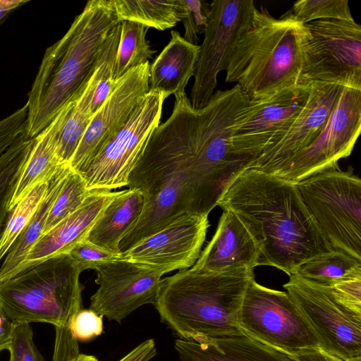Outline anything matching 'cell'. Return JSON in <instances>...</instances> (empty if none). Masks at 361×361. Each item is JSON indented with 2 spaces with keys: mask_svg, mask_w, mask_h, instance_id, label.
Listing matches in <instances>:
<instances>
[{
  "mask_svg": "<svg viewBox=\"0 0 361 361\" xmlns=\"http://www.w3.org/2000/svg\"><path fill=\"white\" fill-rule=\"evenodd\" d=\"M149 27L130 20L121 22V34L116 59V79L149 62L155 51L146 38Z\"/></svg>",
  "mask_w": 361,
  "mask_h": 361,
  "instance_id": "83f0119b",
  "label": "cell"
},
{
  "mask_svg": "<svg viewBox=\"0 0 361 361\" xmlns=\"http://www.w3.org/2000/svg\"><path fill=\"white\" fill-rule=\"evenodd\" d=\"M121 34V22L109 32L94 68L97 86L93 93L90 109L95 114L115 89L116 59Z\"/></svg>",
  "mask_w": 361,
  "mask_h": 361,
  "instance_id": "4dcf8cb0",
  "label": "cell"
},
{
  "mask_svg": "<svg viewBox=\"0 0 361 361\" xmlns=\"http://www.w3.org/2000/svg\"><path fill=\"white\" fill-rule=\"evenodd\" d=\"M344 87L337 85H312L301 111L251 162L247 169L279 176L292 159L320 133Z\"/></svg>",
  "mask_w": 361,
  "mask_h": 361,
  "instance_id": "5bb4252c",
  "label": "cell"
},
{
  "mask_svg": "<svg viewBox=\"0 0 361 361\" xmlns=\"http://www.w3.org/2000/svg\"><path fill=\"white\" fill-rule=\"evenodd\" d=\"M171 40L150 64L149 90L161 92L166 99L185 92L194 76L200 45H195L177 31L171 32Z\"/></svg>",
  "mask_w": 361,
  "mask_h": 361,
  "instance_id": "7402d4cb",
  "label": "cell"
},
{
  "mask_svg": "<svg viewBox=\"0 0 361 361\" xmlns=\"http://www.w3.org/2000/svg\"><path fill=\"white\" fill-rule=\"evenodd\" d=\"M118 22L130 20L147 27L165 30L185 16L183 0H113Z\"/></svg>",
  "mask_w": 361,
  "mask_h": 361,
  "instance_id": "d4e9b609",
  "label": "cell"
},
{
  "mask_svg": "<svg viewBox=\"0 0 361 361\" xmlns=\"http://www.w3.org/2000/svg\"><path fill=\"white\" fill-rule=\"evenodd\" d=\"M71 169L69 164H63L51 179L38 209L5 256L0 267V281H6L19 272L28 252L41 236L49 211Z\"/></svg>",
  "mask_w": 361,
  "mask_h": 361,
  "instance_id": "cb8c5ba5",
  "label": "cell"
},
{
  "mask_svg": "<svg viewBox=\"0 0 361 361\" xmlns=\"http://www.w3.org/2000/svg\"><path fill=\"white\" fill-rule=\"evenodd\" d=\"M179 361H298L290 354L265 345L244 333L199 342L178 338Z\"/></svg>",
  "mask_w": 361,
  "mask_h": 361,
  "instance_id": "ffe728a7",
  "label": "cell"
},
{
  "mask_svg": "<svg viewBox=\"0 0 361 361\" xmlns=\"http://www.w3.org/2000/svg\"><path fill=\"white\" fill-rule=\"evenodd\" d=\"M118 23L113 0L88 1L66 34L46 49L28 93L25 138L36 137L75 97Z\"/></svg>",
  "mask_w": 361,
  "mask_h": 361,
  "instance_id": "7a4b0ae2",
  "label": "cell"
},
{
  "mask_svg": "<svg viewBox=\"0 0 361 361\" xmlns=\"http://www.w3.org/2000/svg\"><path fill=\"white\" fill-rule=\"evenodd\" d=\"M35 137L20 135L0 158V235L10 213V202L27 162Z\"/></svg>",
  "mask_w": 361,
  "mask_h": 361,
  "instance_id": "f1b7e54d",
  "label": "cell"
},
{
  "mask_svg": "<svg viewBox=\"0 0 361 361\" xmlns=\"http://www.w3.org/2000/svg\"><path fill=\"white\" fill-rule=\"evenodd\" d=\"M283 287L314 331L321 350L345 361L361 360V314L338 303L330 288L296 275Z\"/></svg>",
  "mask_w": 361,
  "mask_h": 361,
  "instance_id": "8fae6325",
  "label": "cell"
},
{
  "mask_svg": "<svg viewBox=\"0 0 361 361\" xmlns=\"http://www.w3.org/2000/svg\"><path fill=\"white\" fill-rule=\"evenodd\" d=\"M70 361H99V360L94 355L80 353Z\"/></svg>",
  "mask_w": 361,
  "mask_h": 361,
  "instance_id": "ee69618b",
  "label": "cell"
},
{
  "mask_svg": "<svg viewBox=\"0 0 361 361\" xmlns=\"http://www.w3.org/2000/svg\"><path fill=\"white\" fill-rule=\"evenodd\" d=\"M149 62L129 71L94 115L71 161V168L81 171L103 145L129 118L149 90Z\"/></svg>",
  "mask_w": 361,
  "mask_h": 361,
  "instance_id": "e0dca14e",
  "label": "cell"
},
{
  "mask_svg": "<svg viewBox=\"0 0 361 361\" xmlns=\"http://www.w3.org/2000/svg\"><path fill=\"white\" fill-rule=\"evenodd\" d=\"M27 106H23L0 121V158L24 134L25 129Z\"/></svg>",
  "mask_w": 361,
  "mask_h": 361,
  "instance_id": "8d00e7d4",
  "label": "cell"
},
{
  "mask_svg": "<svg viewBox=\"0 0 361 361\" xmlns=\"http://www.w3.org/2000/svg\"><path fill=\"white\" fill-rule=\"evenodd\" d=\"M96 86L94 70L91 77L78 92L73 106L63 124L57 149V157L61 164H70L93 118L94 114L92 113L90 106Z\"/></svg>",
  "mask_w": 361,
  "mask_h": 361,
  "instance_id": "4316f807",
  "label": "cell"
},
{
  "mask_svg": "<svg viewBox=\"0 0 361 361\" xmlns=\"http://www.w3.org/2000/svg\"><path fill=\"white\" fill-rule=\"evenodd\" d=\"M94 270L99 288L91 296L90 309L118 323L140 307L154 304L165 274L159 268L122 258Z\"/></svg>",
  "mask_w": 361,
  "mask_h": 361,
  "instance_id": "4fadbf2b",
  "label": "cell"
},
{
  "mask_svg": "<svg viewBox=\"0 0 361 361\" xmlns=\"http://www.w3.org/2000/svg\"><path fill=\"white\" fill-rule=\"evenodd\" d=\"M164 100L161 92L149 90L125 124L78 172L90 192H111L128 185L131 171L160 124Z\"/></svg>",
  "mask_w": 361,
  "mask_h": 361,
  "instance_id": "9c48e42d",
  "label": "cell"
},
{
  "mask_svg": "<svg viewBox=\"0 0 361 361\" xmlns=\"http://www.w3.org/2000/svg\"><path fill=\"white\" fill-rule=\"evenodd\" d=\"M259 248L240 219L224 210L212 240L191 267L201 273H216L258 266Z\"/></svg>",
  "mask_w": 361,
  "mask_h": 361,
  "instance_id": "ac0fdd59",
  "label": "cell"
},
{
  "mask_svg": "<svg viewBox=\"0 0 361 361\" xmlns=\"http://www.w3.org/2000/svg\"><path fill=\"white\" fill-rule=\"evenodd\" d=\"M296 186L333 249L361 260V180L353 169H329Z\"/></svg>",
  "mask_w": 361,
  "mask_h": 361,
  "instance_id": "8992f818",
  "label": "cell"
},
{
  "mask_svg": "<svg viewBox=\"0 0 361 361\" xmlns=\"http://www.w3.org/2000/svg\"><path fill=\"white\" fill-rule=\"evenodd\" d=\"M240 330L265 345L293 356L319 348L311 326L286 291L250 282L237 315Z\"/></svg>",
  "mask_w": 361,
  "mask_h": 361,
  "instance_id": "52a82bcc",
  "label": "cell"
},
{
  "mask_svg": "<svg viewBox=\"0 0 361 361\" xmlns=\"http://www.w3.org/2000/svg\"><path fill=\"white\" fill-rule=\"evenodd\" d=\"M81 272L69 254L49 258L0 281V307L12 322L71 329L82 309Z\"/></svg>",
  "mask_w": 361,
  "mask_h": 361,
  "instance_id": "5b68a950",
  "label": "cell"
},
{
  "mask_svg": "<svg viewBox=\"0 0 361 361\" xmlns=\"http://www.w3.org/2000/svg\"><path fill=\"white\" fill-rule=\"evenodd\" d=\"M118 193L119 191L90 192L79 209L39 238L28 252L19 272L49 258L69 254L86 239L104 208Z\"/></svg>",
  "mask_w": 361,
  "mask_h": 361,
  "instance_id": "d6986e66",
  "label": "cell"
},
{
  "mask_svg": "<svg viewBox=\"0 0 361 361\" xmlns=\"http://www.w3.org/2000/svg\"><path fill=\"white\" fill-rule=\"evenodd\" d=\"M90 193L81 175L71 169L49 211L42 235L79 209Z\"/></svg>",
  "mask_w": 361,
  "mask_h": 361,
  "instance_id": "1f68e13d",
  "label": "cell"
},
{
  "mask_svg": "<svg viewBox=\"0 0 361 361\" xmlns=\"http://www.w3.org/2000/svg\"><path fill=\"white\" fill-rule=\"evenodd\" d=\"M252 0H215L209 4L204 37L195 67L190 102L204 107L217 86V76L226 71L235 45L250 25L256 9Z\"/></svg>",
  "mask_w": 361,
  "mask_h": 361,
  "instance_id": "30bf717a",
  "label": "cell"
},
{
  "mask_svg": "<svg viewBox=\"0 0 361 361\" xmlns=\"http://www.w3.org/2000/svg\"><path fill=\"white\" fill-rule=\"evenodd\" d=\"M185 16L183 19L185 27L183 38L190 43L198 45L197 35L204 33L209 12V4L199 0H183Z\"/></svg>",
  "mask_w": 361,
  "mask_h": 361,
  "instance_id": "d590c367",
  "label": "cell"
},
{
  "mask_svg": "<svg viewBox=\"0 0 361 361\" xmlns=\"http://www.w3.org/2000/svg\"><path fill=\"white\" fill-rule=\"evenodd\" d=\"M49 182L35 187L10 211L0 235V261L6 255L36 213L46 195Z\"/></svg>",
  "mask_w": 361,
  "mask_h": 361,
  "instance_id": "f546056e",
  "label": "cell"
},
{
  "mask_svg": "<svg viewBox=\"0 0 361 361\" xmlns=\"http://www.w3.org/2000/svg\"><path fill=\"white\" fill-rule=\"evenodd\" d=\"M294 357L298 361H345L323 351L319 348L300 352ZM357 361H361V360Z\"/></svg>",
  "mask_w": 361,
  "mask_h": 361,
  "instance_id": "60d3db41",
  "label": "cell"
},
{
  "mask_svg": "<svg viewBox=\"0 0 361 361\" xmlns=\"http://www.w3.org/2000/svg\"><path fill=\"white\" fill-rule=\"evenodd\" d=\"M9 361H44L33 341L30 323L13 322L11 341L8 350Z\"/></svg>",
  "mask_w": 361,
  "mask_h": 361,
  "instance_id": "836d02e7",
  "label": "cell"
},
{
  "mask_svg": "<svg viewBox=\"0 0 361 361\" xmlns=\"http://www.w3.org/2000/svg\"><path fill=\"white\" fill-rule=\"evenodd\" d=\"M254 269L201 273L192 268L162 279L153 305L161 321L180 338H204L243 333L237 315Z\"/></svg>",
  "mask_w": 361,
  "mask_h": 361,
  "instance_id": "3957f363",
  "label": "cell"
},
{
  "mask_svg": "<svg viewBox=\"0 0 361 361\" xmlns=\"http://www.w3.org/2000/svg\"><path fill=\"white\" fill-rule=\"evenodd\" d=\"M75 97L35 137L33 147L12 196L10 211L35 187L49 182L59 168L65 164L59 161L57 149L63 124L73 106Z\"/></svg>",
  "mask_w": 361,
  "mask_h": 361,
  "instance_id": "44dd1931",
  "label": "cell"
},
{
  "mask_svg": "<svg viewBox=\"0 0 361 361\" xmlns=\"http://www.w3.org/2000/svg\"><path fill=\"white\" fill-rule=\"evenodd\" d=\"M157 354L154 339H147L133 348L118 361H149Z\"/></svg>",
  "mask_w": 361,
  "mask_h": 361,
  "instance_id": "ab89813d",
  "label": "cell"
},
{
  "mask_svg": "<svg viewBox=\"0 0 361 361\" xmlns=\"http://www.w3.org/2000/svg\"><path fill=\"white\" fill-rule=\"evenodd\" d=\"M311 87L298 84L249 101L233 136L235 152L249 165L301 111Z\"/></svg>",
  "mask_w": 361,
  "mask_h": 361,
  "instance_id": "9a60e30c",
  "label": "cell"
},
{
  "mask_svg": "<svg viewBox=\"0 0 361 361\" xmlns=\"http://www.w3.org/2000/svg\"><path fill=\"white\" fill-rule=\"evenodd\" d=\"M305 24L291 10L279 18L261 6L239 38L226 69L250 100L299 84Z\"/></svg>",
  "mask_w": 361,
  "mask_h": 361,
  "instance_id": "277c9868",
  "label": "cell"
},
{
  "mask_svg": "<svg viewBox=\"0 0 361 361\" xmlns=\"http://www.w3.org/2000/svg\"><path fill=\"white\" fill-rule=\"evenodd\" d=\"M360 131L361 90L344 87L320 133L277 177L296 184L338 168V161L350 155Z\"/></svg>",
  "mask_w": 361,
  "mask_h": 361,
  "instance_id": "7c38bea8",
  "label": "cell"
},
{
  "mask_svg": "<svg viewBox=\"0 0 361 361\" xmlns=\"http://www.w3.org/2000/svg\"><path fill=\"white\" fill-rule=\"evenodd\" d=\"M293 274L312 283L331 288L341 281L361 276V260L344 252L332 250L304 262Z\"/></svg>",
  "mask_w": 361,
  "mask_h": 361,
  "instance_id": "484cf974",
  "label": "cell"
},
{
  "mask_svg": "<svg viewBox=\"0 0 361 361\" xmlns=\"http://www.w3.org/2000/svg\"><path fill=\"white\" fill-rule=\"evenodd\" d=\"M305 26L299 84L361 90L360 25L354 20H319Z\"/></svg>",
  "mask_w": 361,
  "mask_h": 361,
  "instance_id": "ba28073f",
  "label": "cell"
},
{
  "mask_svg": "<svg viewBox=\"0 0 361 361\" xmlns=\"http://www.w3.org/2000/svg\"><path fill=\"white\" fill-rule=\"evenodd\" d=\"M217 206L233 213L259 250L258 266L289 276L309 259L334 250L305 207L296 184L246 169L232 182Z\"/></svg>",
  "mask_w": 361,
  "mask_h": 361,
  "instance_id": "6da1fadb",
  "label": "cell"
},
{
  "mask_svg": "<svg viewBox=\"0 0 361 361\" xmlns=\"http://www.w3.org/2000/svg\"><path fill=\"white\" fill-rule=\"evenodd\" d=\"M290 10L305 24L319 20H354L348 0H301Z\"/></svg>",
  "mask_w": 361,
  "mask_h": 361,
  "instance_id": "d6a6232c",
  "label": "cell"
},
{
  "mask_svg": "<svg viewBox=\"0 0 361 361\" xmlns=\"http://www.w3.org/2000/svg\"><path fill=\"white\" fill-rule=\"evenodd\" d=\"M12 322L0 307V352L8 350L13 331Z\"/></svg>",
  "mask_w": 361,
  "mask_h": 361,
  "instance_id": "b9f144b4",
  "label": "cell"
},
{
  "mask_svg": "<svg viewBox=\"0 0 361 361\" xmlns=\"http://www.w3.org/2000/svg\"><path fill=\"white\" fill-rule=\"evenodd\" d=\"M28 1L27 0H0V25L11 12Z\"/></svg>",
  "mask_w": 361,
  "mask_h": 361,
  "instance_id": "7bdbcfd3",
  "label": "cell"
},
{
  "mask_svg": "<svg viewBox=\"0 0 361 361\" xmlns=\"http://www.w3.org/2000/svg\"><path fill=\"white\" fill-rule=\"evenodd\" d=\"M209 226L208 216L185 214L121 253V258L159 268L165 274L188 269L200 255Z\"/></svg>",
  "mask_w": 361,
  "mask_h": 361,
  "instance_id": "2e32d148",
  "label": "cell"
},
{
  "mask_svg": "<svg viewBox=\"0 0 361 361\" xmlns=\"http://www.w3.org/2000/svg\"><path fill=\"white\" fill-rule=\"evenodd\" d=\"M144 204V197L140 190L119 191L104 208L85 240L110 252L121 254L120 243L136 224Z\"/></svg>",
  "mask_w": 361,
  "mask_h": 361,
  "instance_id": "603a6c76",
  "label": "cell"
},
{
  "mask_svg": "<svg viewBox=\"0 0 361 361\" xmlns=\"http://www.w3.org/2000/svg\"><path fill=\"white\" fill-rule=\"evenodd\" d=\"M69 255L81 271L121 259V254L110 252L86 240L78 243Z\"/></svg>",
  "mask_w": 361,
  "mask_h": 361,
  "instance_id": "e575fe53",
  "label": "cell"
},
{
  "mask_svg": "<svg viewBox=\"0 0 361 361\" xmlns=\"http://www.w3.org/2000/svg\"><path fill=\"white\" fill-rule=\"evenodd\" d=\"M71 330L78 341H88L103 332V317L90 309H81L73 318Z\"/></svg>",
  "mask_w": 361,
  "mask_h": 361,
  "instance_id": "74e56055",
  "label": "cell"
},
{
  "mask_svg": "<svg viewBox=\"0 0 361 361\" xmlns=\"http://www.w3.org/2000/svg\"><path fill=\"white\" fill-rule=\"evenodd\" d=\"M330 289L338 303L356 313L361 314V276L341 281Z\"/></svg>",
  "mask_w": 361,
  "mask_h": 361,
  "instance_id": "f35d334b",
  "label": "cell"
}]
</instances>
